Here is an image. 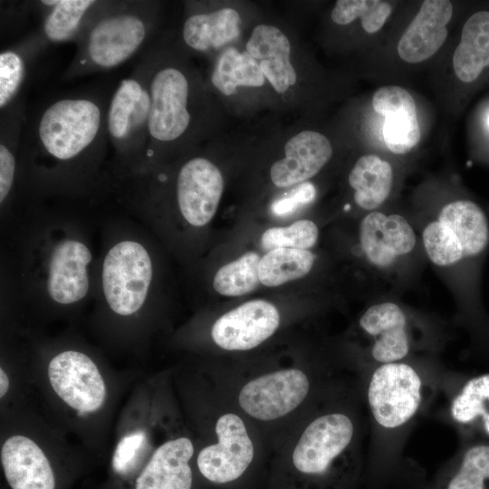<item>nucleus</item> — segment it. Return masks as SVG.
<instances>
[{
	"mask_svg": "<svg viewBox=\"0 0 489 489\" xmlns=\"http://www.w3.org/2000/svg\"><path fill=\"white\" fill-rule=\"evenodd\" d=\"M97 254L79 213L27 203L1 229L2 326L40 331L73 319L91 302Z\"/></svg>",
	"mask_w": 489,
	"mask_h": 489,
	"instance_id": "f257e3e1",
	"label": "nucleus"
},
{
	"mask_svg": "<svg viewBox=\"0 0 489 489\" xmlns=\"http://www.w3.org/2000/svg\"><path fill=\"white\" fill-rule=\"evenodd\" d=\"M110 98L107 91L60 96L26 118L19 153L22 207L33 201L101 198Z\"/></svg>",
	"mask_w": 489,
	"mask_h": 489,
	"instance_id": "f03ea898",
	"label": "nucleus"
},
{
	"mask_svg": "<svg viewBox=\"0 0 489 489\" xmlns=\"http://www.w3.org/2000/svg\"><path fill=\"white\" fill-rule=\"evenodd\" d=\"M158 273L156 250L141 223L126 215L102 219L91 320L104 341L142 348L157 313Z\"/></svg>",
	"mask_w": 489,
	"mask_h": 489,
	"instance_id": "7ed1b4c3",
	"label": "nucleus"
},
{
	"mask_svg": "<svg viewBox=\"0 0 489 489\" xmlns=\"http://www.w3.org/2000/svg\"><path fill=\"white\" fill-rule=\"evenodd\" d=\"M28 365L49 401L65 419L83 427L105 416L112 385L98 351L73 334L49 338L27 331Z\"/></svg>",
	"mask_w": 489,
	"mask_h": 489,
	"instance_id": "20e7f679",
	"label": "nucleus"
},
{
	"mask_svg": "<svg viewBox=\"0 0 489 489\" xmlns=\"http://www.w3.org/2000/svg\"><path fill=\"white\" fill-rule=\"evenodd\" d=\"M234 375L237 379L225 374L215 383L273 449L306 414L312 375L297 366Z\"/></svg>",
	"mask_w": 489,
	"mask_h": 489,
	"instance_id": "39448f33",
	"label": "nucleus"
},
{
	"mask_svg": "<svg viewBox=\"0 0 489 489\" xmlns=\"http://www.w3.org/2000/svg\"><path fill=\"white\" fill-rule=\"evenodd\" d=\"M149 3L98 1L75 43L66 80L106 72L138 53L151 32Z\"/></svg>",
	"mask_w": 489,
	"mask_h": 489,
	"instance_id": "423d86ee",
	"label": "nucleus"
},
{
	"mask_svg": "<svg viewBox=\"0 0 489 489\" xmlns=\"http://www.w3.org/2000/svg\"><path fill=\"white\" fill-rule=\"evenodd\" d=\"M216 398L203 418L206 435H197L195 469L214 484H231L251 467L265 442L256 427L216 386ZM195 433V432H194Z\"/></svg>",
	"mask_w": 489,
	"mask_h": 489,
	"instance_id": "0eeeda50",
	"label": "nucleus"
},
{
	"mask_svg": "<svg viewBox=\"0 0 489 489\" xmlns=\"http://www.w3.org/2000/svg\"><path fill=\"white\" fill-rule=\"evenodd\" d=\"M356 434L352 415L331 408L306 413L273 449L297 475L324 480L350 455Z\"/></svg>",
	"mask_w": 489,
	"mask_h": 489,
	"instance_id": "6e6552de",
	"label": "nucleus"
},
{
	"mask_svg": "<svg viewBox=\"0 0 489 489\" xmlns=\"http://www.w3.org/2000/svg\"><path fill=\"white\" fill-rule=\"evenodd\" d=\"M149 111L148 69L143 57L110 94L106 125L113 157L108 170L129 172L141 166L148 146Z\"/></svg>",
	"mask_w": 489,
	"mask_h": 489,
	"instance_id": "1a4fd4ad",
	"label": "nucleus"
},
{
	"mask_svg": "<svg viewBox=\"0 0 489 489\" xmlns=\"http://www.w3.org/2000/svg\"><path fill=\"white\" fill-rule=\"evenodd\" d=\"M36 429L10 426L2 430L0 462L10 489H69L82 470L52 449Z\"/></svg>",
	"mask_w": 489,
	"mask_h": 489,
	"instance_id": "9d476101",
	"label": "nucleus"
},
{
	"mask_svg": "<svg viewBox=\"0 0 489 489\" xmlns=\"http://www.w3.org/2000/svg\"><path fill=\"white\" fill-rule=\"evenodd\" d=\"M144 58L148 69L150 111L147 150L138 169L153 161L161 145L177 141L186 135L192 121L188 109L190 83L185 72L176 66H154L150 53Z\"/></svg>",
	"mask_w": 489,
	"mask_h": 489,
	"instance_id": "9b49d317",
	"label": "nucleus"
},
{
	"mask_svg": "<svg viewBox=\"0 0 489 489\" xmlns=\"http://www.w3.org/2000/svg\"><path fill=\"white\" fill-rule=\"evenodd\" d=\"M182 419L146 446L142 467L126 489H194L198 441Z\"/></svg>",
	"mask_w": 489,
	"mask_h": 489,
	"instance_id": "f8f14e48",
	"label": "nucleus"
},
{
	"mask_svg": "<svg viewBox=\"0 0 489 489\" xmlns=\"http://www.w3.org/2000/svg\"><path fill=\"white\" fill-rule=\"evenodd\" d=\"M422 381L413 367L403 362L384 363L371 374L367 398L379 426L395 429L408 423L421 403Z\"/></svg>",
	"mask_w": 489,
	"mask_h": 489,
	"instance_id": "ddd939ff",
	"label": "nucleus"
},
{
	"mask_svg": "<svg viewBox=\"0 0 489 489\" xmlns=\"http://www.w3.org/2000/svg\"><path fill=\"white\" fill-rule=\"evenodd\" d=\"M172 199L177 216L193 229L209 224L216 213L224 189L219 168L204 157H193L178 168L174 177Z\"/></svg>",
	"mask_w": 489,
	"mask_h": 489,
	"instance_id": "4468645a",
	"label": "nucleus"
},
{
	"mask_svg": "<svg viewBox=\"0 0 489 489\" xmlns=\"http://www.w3.org/2000/svg\"><path fill=\"white\" fill-rule=\"evenodd\" d=\"M280 323V312L273 303L264 300L248 301L216 319L210 328V338L224 350L247 351L271 338Z\"/></svg>",
	"mask_w": 489,
	"mask_h": 489,
	"instance_id": "2eb2a0df",
	"label": "nucleus"
},
{
	"mask_svg": "<svg viewBox=\"0 0 489 489\" xmlns=\"http://www.w3.org/2000/svg\"><path fill=\"white\" fill-rule=\"evenodd\" d=\"M359 239L367 261L381 270L410 254L417 243L414 229L404 216L379 211H371L362 218Z\"/></svg>",
	"mask_w": 489,
	"mask_h": 489,
	"instance_id": "dca6fc26",
	"label": "nucleus"
},
{
	"mask_svg": "<svg viewBox=\"0 0 489 489\" xmlns=\"http://www.w3.org/2000/svg\"><path fill=\"white\" fill-rule=\"evenodd\" d=\"M26 120L19 100L1 110L0 124V222L5 228L21 210L19 153Z\"/></svg>",
	"mask_w": 489,
	"mask_h": 489,
	"instance_id": "f3484780",
	"label": "nucleus"
},
{
	"mask_svg": "<svg viewBox=\"0 0 489 489\" xmlns=\"http://www.w3.org/2000/svg\"><path fill=\"white\" fill-rule=\"evenodd\" d=\"M372 107L385 117L383 139L391 152L406 154L418 143L420 128L417 107L407 90L396 85L383 86L374 92Z\"/></svg>",
	"mask_w": 489,
	"mask_h": 489,
	"instance_id": "a211bd4d",
	"label": "nucleus"
},
{
	"mask_svg": "<svg viewBox=\"0 0 489 489\" xmlns=\"http://www.w3.org/2000/svg\"><path fill=\"white\" fill-rule=\"evenodd\" d=\"M284 154L270 170L273 183L280 187L299 185L314 177L331 158L332 147L323 134L304 130L286 142Z\"/></svg>",
	"mask_w": 489,
	"mask_h": 489,
	"instance_id": "6ab92c4d",
	"label": "nucleus"
},
{
	"mask_svg": "<svg viewBox=\"0 0 489 489\" xmlns=\"http://www.w3.org/2000/svg\"><path fill=\"white\" fill-rule=\"evenodd\" d=\"M452 15L450 1H424L400 37L398 43L399 57L407 62L417 63L435 54L446 39V24Z\"/></svg>",
	"mask_w": 489,
	"mask_h": 489,
	"instance_id": "aec40b11",
	"label": "nucleus"
},
{
	"mask_svg": "<svg viewBox=\"0 0 489 489\" xmlns=\"http://www.w3.org/2000/svg\"><path fill=\"white\" fill-rule=\"evenodd\" d=\"M360 326L373 339L370 353L376 361L398 362L408 354L410 343L406 314L395 302L370 306L361 315Z\"/></svg>",
	"mask_w": 489,
	"mask_h": 489,
	"instance_id": "412c9836",
	"label": "nucleus"
},
{
	"mask_svg": "<svg viewBox=\"0 0 489 489\" xmlns=\"http://www.w3.org/2000/svg\"><path fill=\"white\" fill-rule=\"evenodd\" d=\"M246 52L259 61L260 69L273 89L283 93L296 82V72L290 61L291 45L276 26L259 24L246 43Z\"/></svg>",
	"mask_w": 489,
	"mask_h": 489,
	"instance_id": "4be33fe9",
	"label": "nucleus"
},
{
	"mask_svg": "<svg viewBox=\"0 0 489 489\" xmlns=\"http://www.w3.org/2000/svg\"><path fill=\"white\" fill-rule=\"evenodd\" d=\"M437 220L451 228L466 254L480 262L489 246V219L484 209L470 199H458L446 205Z\"/></svg>",
	"mask_w": 489,
	"mask_h": 489,
	"instance_id": "5701e85b",
	"label": "nucleus"
},
{
	"mask_svg": "<svg viewBox=\"0 0 489 489\" xmlns=\"http://www.w3.org/2000/svg\"><path fill=\"white\" fill-rule=\"evenodd\" d=\"M488 66L489 11H478L463 26L459 44L453 55V67L461 82L470 83Z\"/></svg>",
	"mask_w": 489,
	"mask_h": 489,
	"instance_id": "b1692460",
	"label": "nucleus"
},
{
	"mask_svg": "<svg viewBox=\"0 0 489 489\" xmlns=\"http://www.w3.org/2000/svg\"><path fill=\"white\" fill-rule=\"evenodd\" d=\"M240 24V15L233 8L195 14L185 21L182 37L188 47L198 52L218 49L239 36Z\"/></svg>",
	"mask_w": 489,
	"mask_h": 489,
	"instance_id": "393cba45",
	"label": "nucleus"
},
{
	"mask_svg": "<svg viewBox=\"0 0 489 489\" xmlns=\"http://www.w3.org/2000/svg\"><path fill=\"white\" fill-rule=\"evenodd\" d=\"M393 182L391 165L376 155H365L355 163L349 175L354 200L362 209L372 211L388 197Z\"/></svg>",
	"mask_w": 489,
	"mask_h": 489,
	"instance_id": "a878e982",
	"label": "nucleus"
},
{
	"mask_svg": "<svg viewBox=\"0 0 489 489\" xmlns=\"http://www.w3.org/2000/svg\"><path fill=\"white\" fill-rule=\"evenodd\" d=\"M98 1L54 0L40 1L44 7L40 34L46 43L76 41Z\"/></svg>",
	"mask_w": 489,
	"mask_h": 489,
	"instance_id": "bb28decb",
	"label": "nucleus"
},
{
	"mask_svg": "<svg viewBox=\"0 0 489 489\" xmlns=\"http://www.w3.org/2000/svg\"><path fill=\"white\" fill-rule=\"evenodd\" d=\"M46 44L40 33L0 53V110H4L18 98L25 82L27 64L33 55Z\"/></svg>",
	"mask_w": 489,
	"mask_h": 489,
	"instance_id": "cd10ccee",
	"label": "nucleus"
},
{
	"mask_svg": "<svg viewBox=\"0 0 489 489\" xmlns=\"http://www.w3.org/2000/svg\"><path fill=\"white\" fill-rule=\"evenodd\" d=\"M453 419L489 439V372L469 379L451 404Z\"/></svg>",
	"mask_w": 489,
	"mask_h": 489,
	"instance_id": "c85d7f7f",
	"label": "nucleus"
},
{
	"mask_svg": "<svg viewBox=\"0 0 489 489\" xmlns=\"http://www.w3.org/2000/svg\"><path fill=\"white\" fill-rule=\"evenodd\" d=\"M315 256L309 250L275 248L260 259L258 274L260 283L267 287H276L308 274Z\"/></svg>",
	"mask_w": 489,
	"mask_h": 489,
	"instance_id": "c756f323",
	"label": "nucleus"
},
{
	"mask_svg": "<svg viewBox=\"0 0 489 489\" xmlns=\"http://www.w3.org/2000/svg\"><path fill=\"white\" fill-rule=\"evenodd\" d=\"M211 81L219 91L229 96L235 92L237 86H262L264 76L257 61L246 51L240 53L227 48L219 57Z\"/></svg>",
	"mask_w": 489,
	"mask_h": 489,
	"instance_id": "7c9ffc66",
	"label": "nucleus"
},
{
	"mask_svg": "<svg viewBox=\"0 0 489 489\" xmlns=\"http://www.w3.org/2000/svg\"><path fill=\"white\" fill-rule=\"evenodd\" d=\"M444 489H489V439L465 447Z\"/></svg>",
	"mask_w": 489,
	"mask_h": 489,
	"instance_id": "2f4dec72",
	"label": "nucleus"
},
{
	"mask_svg": "<svg viewBox=\"0 0 489 489\" xmlns=\"http://www.w3.org/2000/svg\"><path fill=\"white\" fill-rule=\"evenodd\" d=\"M422 242L430 261L438 266L468 264L475 272L480 262L468 256L454 231L437 219L427 225Z\"/></svg>",
	"mask_w": 489,
	"mask_h": 489,
	"instance_id": "473e14b6",
	"label": "nucleus"
},
{
	"mask_svg": "<svg viewBox=\"0 0 489 489\" xmlns=\"http://www.w3.org/2000/svg\"><path fill=\"white\" fill-rule=\"evenodd\" d=\"M260 255L247 252L222 267L213 278V288L224 296L236 297L254 291L260 283L258 267Z\"/></svg>",
	"mask_w": 489,
	"mask_h": 489,
	"instance_id": "72a5a7b5",
	"label": "nucleus"
},
{
	"mask_svg": "<svg viewBox=\"0 0 489 489\" xmlns=\"http://www.w3.org/2000/svg\"><path fill=\"white\" fill-rule=\"evenodd\" d=\"M391 14L389 3L379 0H339L331 11V20L338 24H350L360 18L369 34L378 32Z\"/></svg>",
	"mask_w": 489,
	"mask_h": 489,
	"instance_id": "f704fd0d",
	"label": "nucleus"
},
{
	"mask_svg": "<svg viewBox=\"0 0 489 489\" xmlns=\"http://www.w3.org/2000/svg\"><path fill=\"white\" fill-rule=\"evenodd\" d=\"M319 229L314 222L298 220L288 226L271 227L264 232L261 243L264 249L293 248L309 250L318 240Z\"/></svg>",
	"mask_w": 489,
	"mask_h": 489,
	"instance_id": "c9c22d12",
	"label": "nucleus"
},
{
	"mask_svg": "<svg viewBox=\"0 0 489 489\" xmlns=\"http://www.w3.org/2000/svg\"><path fill=\"white\" fill-rule=\"evenodd\" d=\"M316 197L315 187L308 181L297 185L290 193L272 204V212L276 216L289 215L299 206L314 200Z\"/></svg>",
	"mask_w": 489,
	"mask_h": 489,
	"instance_id": "e433bc0d",
	"label": "nucleus"
},
{
	"mask_svg": "<svg viewBox=\"0 0 489 489\" xmlns=\"http://www.w3.org/2000/svg\"><path fill=\"white\" fill-rule=\"evenodd\" d=\"M487 124H488V126H489V115H488V117H487Z\"/></svg>",
	"mask_w": 489,
	"mask_h": 489,
	"instance_id": "4c0bfd02",
	"label": "nucleus"
}]
</instances>
